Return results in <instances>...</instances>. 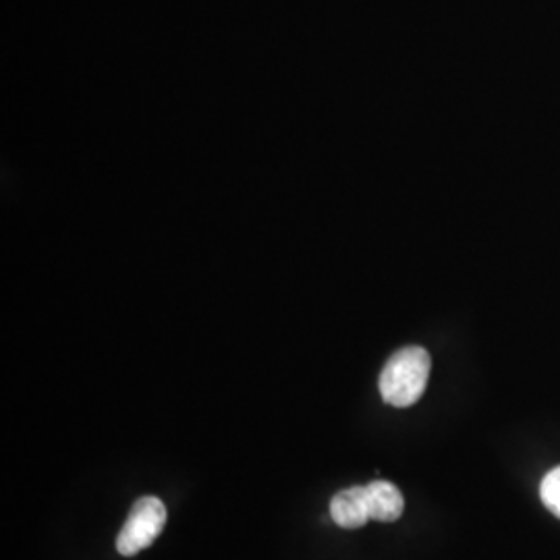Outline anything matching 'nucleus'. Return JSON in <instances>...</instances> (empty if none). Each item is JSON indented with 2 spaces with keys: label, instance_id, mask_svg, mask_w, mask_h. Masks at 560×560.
Segmentation results:
<instances>
[{
  "label": "nucleus",
  "instance_id": "obj_5",
  "mask_svg": "<svg viewBox=\"0 0 560 560\" xmlns=\"http://www.w3.org/2000/svg\"><path fill=\"white\" fill-rule=\"evenodd\" d=\"M540 497L546 509L560 520V467L546 474L540 483Z\"/></svg>",
  "mask_w": 560,
  "mask_h": 560
},
{
  "label": "nucleus",
  "instance_id": "obj_1",
  "mask_svg": "<svg viewBox=\"0 0 560 560\" xmlns=\"http://www.w3.org/2000/svg\"><path fill=\"white\" fill-rule=\"evenodd\" d=\"M432 370L430 353L423 347H405L386 361L382 370L381 395L393 407H411L421 399Z\"/></svg>",
  "mask_w": 560,
  "mask_h": 560
},
{
  "label": "nucleus",
  "instance_id": "obj_3",
  "mask_svg": "<svg viewBox=\"0 0 560 560\" xmlns=\"http://www.w3.org/2000/svg\"><path fill=\"white\" fill-rule=\"evenodd\" d=\"M330 517L342 529L365 527L372 521L365 501V486H353L337 492L330 501Z\"/></svg>",
  "mask_w": 560,
  "mask_h": 560
},
{
  "label": "nucleus",
  "instance_id": "obj_4",
  "mask_svg": "<svg viewBox=\"0 0 560 560\" xmlns=\"http://www.w3.org/2000/svg\"><path fill=\"white\" fill-rule=\"evenodd\" d=\"M365 501L370 520L393 523L399 520L405 511V499L395 483L386 480L370 481L365 486Z\"/></svg>",
  "mask_w": 560,
  "mask_h": 560
},
{
  "label": "nucleus",
  "instance_id": "obj_2",
  "mask_svg": "<svg viewBox=\"0 0 560 560\" xmlns=\"http://www.w3.org/2000/svg\"><path fill=\"white\" fill-rule=\"evenodd\" d=\"M166 525V506L156 497H141L131 506V513L125 521L117 538V550L122 557H136L141 550L150 548L161 536Z\"/></svg>",
  "mask_w": 560,
  "mask_h": 560
}]
</instances>
